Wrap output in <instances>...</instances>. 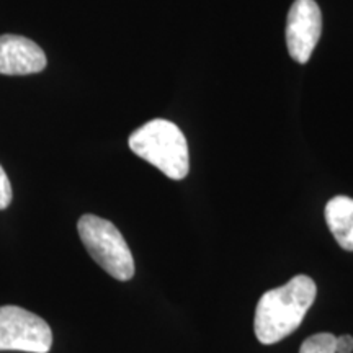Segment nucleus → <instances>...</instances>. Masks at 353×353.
<instances>
[{"mask_svg": "<svg viewBox=\"0 0 353 353\" xmlns=\"http://www.w3.org/2000/svg\"><path fill=\"white\" fill-rule=\"evenodd\" d=\"M316 283L307 275H296L260 298L254 329L259 342L272 345L293 334L316 299Z\"/></svg>", "mask_w": 353, "mask_h": 353, "instance_id": "obj_1", "label": "nucleus"}, {"mask_svg": "<svg viewBox=\"0 0 353 353\" xmlns=\"http://www.w3.org/2000/svg\"><path fill=\"white\" fill-rule=\"evenodd\" d=\"M130 149L172 180L188 175V144L182 130L167 120H152L130 136Z\"/></svg>", "mask_w": 353, "mask_h": 353, "instance_id": "obj_2", "label": "nucleus"}, {"mask_svg": "<svg viewBox=\"0 0 353 353\" xmlns=\"http://www.w3.org/2000/svg\"><path fill=\"white\" fill-rule=\"evenodd\" d=\"M77 231L87 252L108 275L120 281L134 276V260L125 237L110 221L95 214H83Z\"/></svg>", "mask_w": 353, "mask_h": 353, "instance_id": "obj_3", "label": "nucleus"}, {"mask_svg": "<svg viewBox=\"0 0 353 353\" xmlns=\"http://www.w3.org/2000/svg\"><path fill=\"white\" fill-rule=\"evenodd\" d=\"M52 332L48 322L19 306L0 307V352L48 353Z\"/></svg>", "mask_w": 353, "mask_h": 353, "instance_id": "obj_4", "label": "nucleus"}, {"mask_svg": "<svg viewBox=\"0 0 353 353\" xmlns=\"http://www.w3.org/2000/svg\"><path fill=\"white\" fill-rule=\"evenodd\" d=\"M322 33L321 8L314 0H296L286 20V46L290 56L299 64L311 59Z\"/></svg>", "mask_w": 353, "mask_h": 353, "instance_id": "obj_5", "label": "nucleus"}, {"mask_svg": "<svg viewBox=\"0 0 353 353\" xmlns=\"http://www.w3.org/2000/svg\"><path fill=\"white\" fill-rule=\"evenodd\" d=\"M46 68V54L32 39L2 34L0 37V74L3 76H26Z\"/></svg>", "mask_w": 353, "mask_h": 353, "instance_id": "obj_6", "label": "nucleus"}, {"mask_svg": "<svg viewBox=\"0 0 353 353\" xmlns=\"http://www.w3.org/2000/svg\"><path fill=\"white\" fill-rule=\"evenodd\" d=\"M325 221L337 244L343 250L353 252V200L335 196L325 206Z\"/></svg>", "mask_w": 353, "mask_h": 353, "instance_id": "obj_7", "label": "nucleus"}, {"mask_svg": "<svg viewBox=\"0 0 353 353\" xmlns=\"http://www.w3.org/2000/svg\"><path fill=\"white\" fill-rule=\"evenodd\" d=\"M335 337L334 334H316L307 337L306 341L301 343L299 353H335Z\"/></svg>", "mask_w": 353, "mask_h": 353, "instance_id": "obj_8", "label": "nucleus"}, {"mask_svg": "<svg viewBox=\"0 0 353 353\" xmlns=\"http://www.w3.org/2000/svg\"><path fill=\"white\" fill-rule=\"evenodd\" d=\"M12 201V185L6 174V170L0 165V210H6Z\"/></svg>", "mask_w": 353, "mask_h": 353, "instance_id": "obj_9", "label": "nucleus"}, {"mask_svg": "<svg viewBox=\"0 0 353 353\" xmlns=\"http://www.w3.org/2000/svg\"><path fill=\"white\" fill-rule=\"evenodd\" d=\"M353 352V337L352 335H342L335 341V353H352Z\"/></svg>", "mask_w": 353, "mask_h": 353, "instance_id": "obj_10", "label": "nucleus"}]
</instances>
